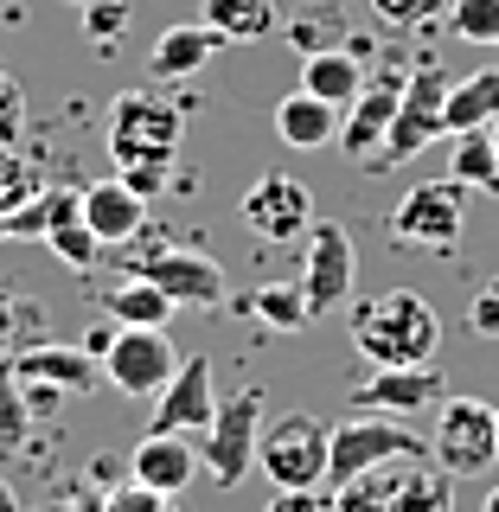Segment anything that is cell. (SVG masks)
I'll return each mask as SVG.
<instances>
[{
    "label": "cell",
    "mask_w": 499,
    "mask_h": 512,
    "mask_svg": "<svg viewBox=\"0 0 499 512\" xmlns=\"http://www.w3.org/2000/svg\"><path fill=\"white\" fill-rule=\"evenodd\" d=\"M45 199V173H39V160L20 154V148H0V237L7 231H20L26 212Z\"/></svg>",
    "instance_id": "24"
},
{
    "label": "cell",
    "mask_w": 499,
    "mask_h": 512,
    "mask_svg": "<svg viewBox=\"0 0 499 512\" xmlns=\"http://www.w3.org/2000/svg\"><path fill=\"white\" fill-rule=\"evenodd\" d=\"M84 218H90V231L103 237V250H128L148 231V199L128 180H96V186H84Z\"/></svg>",
    "instance_id": "19"
},
{
    "label": "cell",
    "mask_w": 499,
    "mask_h": 512,
    "mask_svg": "<svg viewBox=\"0 0 499 512\" xmlns=\"http://www.w3.org/2000/svg\"><path fill=\"white\" fill-rule=\"evenodd\" d=\"M64 7H90V0H64Z\"/></svg>",
    "instance_id": "42"
},
{
    "label": "cell",
    "mask_w": 499,
    "mask_h": 512,
    "mask_svg": "<svg viewBox=\"0 0 499 512\" xmlns=\"http://www.w3.org/2000/svg\"><path fill=\"white\" fill-rule=\"evenodd\" d=\"M205 26H212L224 45H244V39L276 32V7H269V0H205Z\"/></svg>",
    "instance_id": "28"
},
{
    "label": "cell",
    "mask_w": 499,
    "mask_h": 512,
    "mask_svg": "<svg viewBox=\"0 0 499 512\" xmlns=\"http://www.w3.org/2000/svg\"><path fill=\"white\" fill-rule=\"evenodd\" d=\"M468 327L480 333V340H499V276L474 295V308H468Z\"/></svg>",
    "instance_id": "38"
},
{
    "label": "cell",
    "mask_w": 499,
    "mask_h": 512,
    "mask_svg": "<svg viewBox=\"0 0 499 512\" xmlns=\"http://www.w3.org/2000/svg\"><path fill=\"white\" fill-rule=\"evenodd\" d=\"M499 122V64L474 77H455L448 90V135H468V128H493Z\"/></svg>",
    "instance_id": "25"
},
{
    "label": "cell",
    "mask_w": 499,
    "mask_h": 512,
    "mask_svg": "<svg viewBox=\"0 0 499 512\" xmlns=\"http://www.w3.org/2000/svg\"><path fill=\"white\" fill-rule=\"evenodd\" d=\"M256 442H263V391L244 384L231 404H218L212 429L199 436V461L218 487H237L250 468H256Z\"/></svg>",
    "instance_id": "9"
},
{
    "label": "cell",
    "mask_w": 499,
    "mask_h": 512,
    "mask_svg": "<svg viewBox=\"0 0 499 512\" xmlns=\"http://www.w3.org/2000/svg\"><path fill=\"white\" fill-rule=\"evenodd\" d=\"M180 135H186V103L160 90H122L109 103V154L116 167H173L180 154Z\"/></svg>",
    "instance_id": "2"
},
{
    "label": "cell",
    "mask_w": 499,
    "mask_h": 512,
    "mask_svg": "<svg viewBox=\"0 0 499 512\" xmlns=\"http://www.w3.org/2000/svg\"><path fill=\"white\" fill-rule=\"evenodd\" d=\"M429 455H436V468L455 474V480H480L487 468H499V404L442 397L436 429H429Z\"/></svg>",
    "instance_id": "5"
},
{
    "label": "cell",
    "mask_w": 499,
    "mask_h": 512,
    "mask_svg": "<svg viewBox=\"0 0 499 512\" xmlns=\"http://www.w3.org/2000/svg\"><path fill=\"white\" fill-rule=\"evenodd\" d=\"M423 455H429V436H416L404 416H346L327 442V480L340 487L352 474L391 468V461H423Z\"/></svg>",
    "instance_id": "7"
},
{
    "label": "cell",
    "mask_w": 499,
    "mask_h": 512,
    "mask_svg": "<svg viewBox=\"0 0 499 512\" xmlns=\"http://www.w3.org/2000/svg\"><path fill=\"white\" fill-rule=\"evenodd\" d=\"M250 314L263 320L269 333H301V327H314V308H308V295H301V282H263L250 295Z\"/></svg>",
    "instance_id": "29"
},
{
    "label": "cell",
    "mask_w": 499,
    "mask_h": 512,
    "mask_svg": "<svg viewBox=\"0 0 499 512\" xmlns=\"http://www.w3.org/2000/svg\"><path fill=\"white\" fill-rule=\"evenodd\" d=\"M391 244L397 250H436L448 256L461 244V231H468V186L461 180H423L410 186L404 199L391 205Z\"/></svg>",
    "instance_id": "6"
},
{
    "label": "cell",
    "mask_w": 499,
    "mask_h": 512,
    "mask_svg": "<svg viewBox=\"0 0 499 512\" xmlns=\"http://www.w3.org/2000/svg\"><path fill=\"white\" fill-rule=\"evenodd\" d=\"M0 512H20V493H13L7 480H0Z\"/></svg>",
    "instance_id": "40"
},
{
    "label": "cell",
    "mask_w": 499,
    "mask_h": 512,
    "mask_svg": "<svg viewBox=\"0 0 499 512\" xmlns=\"http://www.w3.org/2000/svg\"><path fill=\"white\" fill-rule=\"evenodd\" d=\"M77 13H84V39L109 52L128 32V20H135V0H90V7H77Z\"/></svg>",
    "instance_id": "33"
},
{
    "label": "cell",
    "mask_w": 499,
    "mask_h": 512,
    "mask_svg": "<svg viewBox=\"0 0 499 512\" xmlns=\"http://www.w3.org/2000/svg\"><path fill=\"white\" fill-rule=\"evenodd\" d=\"M20 231H45V244L58 250L64 269H96L103 263V237L84 218V186H45V199L26 212Z\"/></svg>",
    "instance_id": "12"
},
{
    "label": "cell",
    "mask_w": 499,
    "mask_h": 512,
    "mask_svg": "<svg viewBox=\"0 0 499 512\" xmlns=\"http://www.w3.org/2000/svg\"><path fill=\"white\" fill-rule=\"evenodd\" d=\"M448 180L499 192V148H493V128H468V135H448Z\"/></svg>",
    "instance_id": "27"
},
{
    "label": "cell",
    "mask_w": 499,
    "mask_h": 512,
    "mask_svg": "<svg viewBox=\"0 0 499 512\" xmlns=\"http://www.w3.org/2000/svg\"><path fill=\"white\" fill-rule=\"evenodd\" d=\"M397 96H404V77L365 84V96L340 116V154L346 160H378L384 135H391V122H397Z\"/></svg>",
    "instance_id": "18"
},
{
    "label": "cell",
    "mask_w": 499,
    "mask_h": 512,
    "mask_svg": "<svg viewBox=\"0 0 499 512\" xmlns=\"http://www.w3.org/2000/svg\"><path fill=\"white\" fill-rule=\"evenodd\" d=\"M263 512H333V493H320V487H276V500H269Z\"/></svg>",
    "instance_id": "37"
},
{
    "label": "cell",
    "mask_w": 499,
    "mask_h": 512,
    "mask_svg": "<svg viewBox=\"0 0 499 512\" xmlns=\"http://www.w3.org/2000/svg\"><path fill=\"white\" fill-rule=\"evenodd\" d=\"M301 90L320 96V103H333V109H352L365 96V58H359V45H314V52L301 58Z\"/></svg>",
    "instance_id": "20"
},
{
    "label": "cell",
    "mask_w": 499,
    "mask_h": 512,
    "mask_svg": "<svg viewBox=\"0 0 499 512\" xmlns=\"http://www.w3.org/2000/svg\"><path fill=\"white\" fill-rule=\"evenodd\" d=\"M122 276H141V282L167 288L180 308H218V301L231 295L218 256L192 250V244H180V237H167V231H160V244H141V237H135L128 256H122Z\"/></svg>",
    "instance_id": "3"
},
{
    "label": "cell",
    "mask_w": 499,
    "mask_h": 512,
    "mask_svg": "<svg viewBox=\"0 0 499 512\" xmlns=\"http://www.w3.org/2000/svg\"><path fill=\"white\" fill-rule=\"evenodd\" d=\"M218 416V378H212V359H199V352H186L180 365H173V378L160 384L154 397V423L148 429H167V436H205Z\"/></svg>",
    "instance_id": "14"
},
{
    "label": "cell",
    "mask_w": 499,
    "mask_h": 512,
    "mask_svg": "<svg viewBox=\"0 0 499 512\" xmlns=\"http://www.w3.org/2000/svg\"><path fill=\"white\" fill-rule=\"evenodd\" d=\"M20 135H26V90H20V77L0 64V148H20Z\"/></svg>",
    "instance_id": "34"
},
{
    "label": "cell",
    "mask_w": 499,
    "mask_h": 512,
    "mask_svg": "<svg viewBox=\"0 0 499 512\" xmlns=\"http://www.w3.org/2000/svg\"><path fill=\"white\" fill-rule=\"evenodd\" d=\"M7 346H13V308H7V295H0V359H7Z\"/></svg>",
    "instance_id": "39"
},
{
    "label": "cell",
    "mask_w": 499,
    "mask_h": 512,
    "mask_svg": "<svg viewBox=\"0 0 499 512\" xmlns=\"http://www.w3.org/2000/svg\"><path fill=\"white\" fill-rule=\"evenodd\" d=\"M448 90H455V77H448L436 58H423L416 71H404L397 122H391V135H384V148H378L372 167H404V160H416L423 148L448 141Z\"/></svg>",
    "instance_id": "4"
},
{
    "label": "cell",
    "mask_w": 499,
    "mask_h": 512,
    "mask_svg": "<svg viewBox=\"0 0 499 512\" xmlns=\"http://www.w3.org/2000/svg\"><path fill=\"white\" fill-rule=\"evenodd\" d=\"M96 365H103V378L122 397H160V384L173 378L180 352H173L167 327H116V340H109V352Z\"/></svg>",
    "instance_id": "11"
},
{
    "label": "cell",
    "mask_w": 499,
    "mask_h": 512,
    "mask_svg": "<svg viewBox=\"0 0 499 512\" xmlns=\"http://www.w3.org/2000/svg\"><path fill=\"white\" fill-rule=\"evenodd\" d=\"M352 282H359V250H352L346 224L333 218H314L308 237H301V295H308L314 320L346 308L352 301Z\"/></svg>",
    "instance_id": "10"
},
{
    "label": "cell",
    "mask_w": 499,
    "mask_h": 512,
    "mask_svg": "<svg viewBox=\"0 0 499 512\" xmlns=\"http://www.w3.org/2000/svg\"><path fill=\"white\" fill-rule=\"evenodd\" d=\"M237 212H244V224L263 244H301L308 224H314V192L301 180H288V173H263V180L244 192Z\"/></svg>",
    "instance_id": "16"
},
{
    "label": "cell",
    "mask_w": 499,
    "mask_h": 512,
    "mask_svg": "<svg viewBox=\"0 0 499 512\" xmlns=\"http://www.w3.org/2000/svg\"><path fill=\"white\" fill-rule=\"evenodd\" d=\"M372 13L397 32H416V26L436 20V13H448V0H372Z\"/></svg>",
    "instance_id": "35"
},
{
    "label": "cell",
    "mask_w": 499,
    "mask_h": 512,
    "mask_svg": "<svg viewBox=\"0 0 499 512\" xmlns=\"http://www.w3.org/2000/svg\"><path fill=\"white\" fill-rule=\"evenodd\" d=\"M340 116L346 109L320 103V96H308V90H288L276 103V135L288 141V148L314 154V148H333V141H340Z\"/></svg>",
    "instance_id": "22"
},
{
    "label": "cell",
    "mask_w": 499,
    "mask_h": 512,
    "mask_svg": "<svg viewBox=\"0 0 499 512\" xmlns=\"http://www.w3.org/2000/svg\"><path fill=\"white\" fill-rule=\"evenodd\" d=\"M448 32L468 45H499V0H448Z\"/></svg>",
    "instance_id": "32"
},
{
    "label": "cell",
    "mask_w": 499,
    "mask_h": 512,
    "mask_svg": "<svg viewBox=\"0 0 499 512\" xmlns=\"http://www.w3.org/2000/svg\"><path fill=\"white\" fill-rule=\"evenodd\" d=\"M480 512H499V487H493V493H487V500H480Z\"/></svg>",
    "instance_id": "41"
},
{
    "label": "cell",
    "mask_w": 499,
    "mask_h": 512,
    "mask_svg": "<svg viewBox=\"0 0 499 512\" xmlns=\"http://www.w3.org/2000/svg\"><path fill=\"white\" fill-rule=\"evenodd\" d=\"M13 372H20V391H26L32 416H45L52 410V391H64V397L96 391L103 365H96L84 346H32V352H13Z\"/></svg>",
    "instance_id": "15"
},
{
    "label": "cell",
    "mask_w": 499,
    "mask_h": 512,
    "mask_svg": "<svg viewBox=\"0 0 499 512\" xmlns=\"http://www.w3.org/2000/svg\"><path fill=\"white\" fill-rule=\"evenodd\" d=\"M493 148H499V122H493Z\"/></svg>",
    "instance_id": "43"
},
{
    "label": "cell",
    "mask_w": 499,
    "mask_h": 512,
    "mask_svg": "<svg viewBox=\"0 0 499 512\" xmlns=\"http://www.w3.org/2000/svg\"><path fill=\"white\" fill-rule=\"evenodd\" d=\"M103 512H173L167 493H154V487H141V480H128V487H116L103 500Z\"/></svg>",
    "instance_id": "36"
},
{
    "label": "cell",
    "mask_w": 499,
    "mask_h": 512,
    "mask_svg": "<svg viewBox=\"0 0 499 512\" xmlns=\"http://www.w3.org/2000/svg\"><path fill=\"white\" fill-rule=\"evenodd\" d=\"M218 52H224V39H218L205 20L167 26V32L154 39V52H148V71H154V84H180V77H199Z\"/></svg>",
    "instance_id": "21"
},
{
    "label": "cell",
    "mask_w": 499,
    "mask_h": 512,
    "mask_svg": "<svg viewBox=\"0 0 499 512\" xmlns=\"http://www.w3.org/2000/svg\"><path fill=\"white\" fill-rule=\"evenodd\" d=\"M397 468H404V461H391V468H372V474H352V480H340V487H333V512H391Z\"/></svg>",
    "instance_id": "30"
},
{
    "label": "cell",
    "mask_w": 499,
    "mask_h": 512,
    "mask_svg": "<svg viewBox=\"0 0 499 512\" xmlns=\"http://www.w3.org/2000/svg\"><path fill=\"white\" fill-rule=\"evenodd\" d=\"M448 397L442 365H372V378L352 391V410L359 416H410L416 410H436Z\"/></svg>",
    "instance_id": "13"
},
{
    "label": "cell",
    "mask_w": 499,
    "mask_h": 512,
    "mask_svg": "<svg viewBox=\"0 0 499 512\" xmlns=\"http://www.w3.org/2000/svg\"><path fill=\"white\" fill-rule=\"evenodd\" d=\"M327 442H333V429L320 423V416L288 410V416H276V423L263 429L256 468L276 480V487H320V480H327Z\"/></svg>",
    "instance_id": "8"
},
{
    "label": "cell",
    "mask_w": 499,
    "mask_h": 512,
    "mask_svg": "<svg viewBox=\"0 0 499 512\" xmlns=\"http://www.w3.org/2000/svg\"><path fill=\"white\" fill-rule=\"evenodd\" d=\"M346 333L359 346V359L372 365H436L442 352V314L416 288H384V295L352 301Z\"/></svg>",
    "instance_id": "1"
},
{
    "label": "cell",
    "mask_w": 499,
    "mask_h": 512,
    "mask_svg": "<svg viewBox=\"0 0 499 512\" xmlns=\"http://www.w3.org/2000/svg\"><path fill=\"white\" fill-rule=\"evenodd\" d=\"M103 320L109 327H167L173 314H180V301L167 295V288H154V282H141V276H122L116 288H103Z\"/></svg>",
    "instance_id": "23"
},
{
    "label": "cell",
    "mask_w": 499,
    "mask_h": 512,
    "mask_svg": "<svg viewBox=\"0 0 499 512\" xmlns=\"http://www.w3.org/2000/svg\"><path fill=\"white\" fill-rule=\"evenodd\" d=\"M128 474H135L141 487H154V493H167V500H180L192 480L205 474V461H199V448H192V436L148 429V436L135 442V455H128Z\"/></svg>",
    "instance_id": "17"
},
{
    "label": "cell",
    "mask_w": 499,
    "mask_h": 512,
    "mask_svg": "<svg viewBox=\"0 0 499 512\" xmlns=\"http://www.w3.org/2000/svg\"><path fill=\"white\" fill-rule=\"evenodd\" d=\"M32 429V404L20 391V372H13V352L0 359V448H20Z\"/></svg>",
    "instance_id": "31"
},
{
    "label": "cell",
    "mask_w": 499,
    "mask_h": 512,
    "mask_svg": "<svg viewBox=\"0 0 499 512\" xmlns=\"http://www.w3.org/2000/svg\"><path fill=\"white\" fill-rule=\"evenodd\" d=\"M391 512H455V474L429 468V461H404L397 468Z\"/></svg>",
    "instance_id": "26"
}]
</instances>
